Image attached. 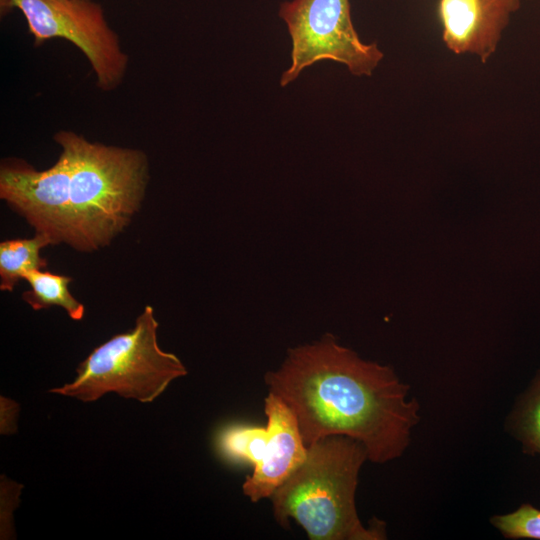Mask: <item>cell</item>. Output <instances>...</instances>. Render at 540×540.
<instances>
[{
	"label": "cell",
	"mask_w": 540,
	"mask_h": 540,
	"mask_svg": "<svg viewBox=\"0 0 540 540\" xmlns=\"http://www.w3.org/2000/svg\"><path fill=\"white\" fill-rule=\"evenodd\" d=\"M53 138L61 147L58 160L42 171L22 167L11 181L10 207L52 245L66 243L85 252L105 247L140 209L148 157L69 130Z\"/></svg>",
	"instance_id": "obj_2"
},
{
	"label": "cell",
	"mask_w": 540,
	"mask_h": 540,
	"mask_svg": "<svg viewBox=\"0 0 540 540\" xmlns=\"http://www.w3.org/2000/svg\"><path fill=\"white\" fill-rule=\"evenodd\" d=\"M364 445L347 436L324 437L307 446L304 462L270 497L282 528L294 520L311 540H384L386 524L374 518L364 525L356 508Z\"/></svg>",
	"instance_id": "obj_3"
},
{
	"label": "cell",
	"mask_w": 540,
	"mask_h": 540,
	"mask_svg": "<svg viewBox=\"0 0 540 540\" xmlns=\"http://www.w3.org/2000/svg\"><path fill=\"white\" fill-rule=\"evenodd\" d=\"M503 1L520 3V0H503Z\"/></svg>",
	"instance_id": "obj_14"
},
{
	"label": "cell",
	"mask_w": 540,
	"mask_h": 540,
	"mask_svg": "<svg viewBox=\"0 0 540 540\" xmlns=\"http://www.w3.org/2000/svg\"><path fill=\"white\" fill-rule=\"evenodd\" d=\"M157 329L154 310L147 305L131 330L114 335L79 364L74 381L49 392L83 402L110 392L141 403L154 401L188 373L175 354L159 347Z\"/></svg>",
	"instance_id": "obj_4"
},
{
	"label": "cell",
	"mask_w": 540,
	"mask_h": 540,
	"mask_svg": "<svg viewBox=\"0 0 540 540\" xmlns=\"http://www.w3.org/2000/svg\"><path fill=\"white\" fill-rule=\"evenodd\" d=\"M19 404L14 400L1 396L0 398V432L3 435L13 434L17 430Z\"/></svg>",
	"instance_id": "obj_13"
},
{
	"label": "cell",
	"mask_w": 540,
	"mask_h": 540,
	"mask_svg": "<svg viewBox=\"0 0 540 540\" xmlns=\"http://www.w3.org/2000/svg\"><path fill=\"white\" fill-rule=\"evenodd\" d=\"M51 245L50 240L36 233L31 239H10L0 243V289L13 291L19 280L33 270L47 266V260L40 256L43 247Z\"/></svg>",
	"instance_id": "obj_9"
},
{
	"label": "cell",
	"mask_w": 540,
	"mask_h": 540,
	"mask_svg": "<svg viewBox=\"0 0 540 540\" xmlns=\"http://www.w3.org/2000/svg\"><path fill=\"white\" fill-rule=\"evenodd\" d=\"M506 425L523 453L540 455V370L517 398Z\"/></svg>",
	"instance_id": "obj_11"
},
{
	"label": "cell",
	"mask_w": 540,
	"mask_h": 540,
	"mask_svg": "<svg viewBox=\"0 0 540 540\" xmlns=\"http://www.w3.org/2000/svg\"><path fill=\"white\" fill-rule=\"evenodd\" d=\"M24 280L30 290L22 295L23 300L34 310L47 309L51 306L62 307L69 317L79 321L83 318L85 307L69 291L72 278L48 271L33 270L25 274Z\"/></svg>",
	"instance_id": "obj_10"
},
{
	"label": "cell",
	"mask_w": 540,
	"mask_h": 540,
	"mask_svg": "<svg viewBox=\"0 0 540 540\" xmlns=\"http://www.w3.org/2000/svg\"><path fill=\"white\" fill-rule=\"evenodd\" d=\"M278 14L292 40L291 65L281 76V86L322 60L341 63L354 76H371L384 57L376 43L360 39L349 0L285 1Z\"/></svg>",
	"instance_id": "obj_5"
},
{
	"label": "cell",
	"mask_w": 540,
	"mask_h": 540,
	"mask_svg": "<svg viewBox=\"0 0 540 540\" xmlns=\"http://www.w3.org/2000/svg\"><path fill=\"white\" fill-rule=\"evenodd\" d=\"M519 7L520 3L503 0H439L443 42L455 54L486 63Z\"/></svg>",
	"instance_id": "obj_8"
},
{
	"label": "cell",
	"mask_w": 540,
	"mask_h": 540,
	"mask_svg": "<svg viewBox=\"0 0 540 540\" xmlns=\"http://www.w3.org/2000/svg\"><path fill=\"white\" fill-rule=\"evenodd\" d=\"M264 381L294 413L306 446L347 436L376 464L401 457L420 421L419 403L392 367L361 358L329 333L289 349Z\"/></svg>",
	"instance_id": "obj_1"
},
{
	"label": "cell",
	"mask_w": 540,
	"mask_h": 540,
	"mask_svg": "<svg viewBox=\"0 0 540 540\" xmlns=\"http://www.w3.org/2000/svg\"><path fill=\"white\" fill-rule=\"evenodd\" d=\"M2 12L19 10L35 46L61 38L86 56L102 91L117 88L123 81L128 55L117 33L108 24L103 7L95 0H0Z\"/></svg>",
	"instance_id": "obj_7"
},
{
	"label": "cell",
	"mask_w": 540,
	"mask_h": 540,
	"mask_svg": "<svg viewBox=\"0 0 540 540\" xmlns=\"http://www.w3.org/2000/svg\"><path fill=\"white\" fill-rule=\"evenodd\" d=\"M264 412L267 418L264 427L226 425L219 429L214 440L222 459L253 466L242 484L243 494L253 503L270 498L307 457V446L288 405L268 392Z\"/></svg>",
	"instance_id": "obj_6"
},
{
	"label": "cell",
	"mask_w": 540,
	"mask_h": 540,
	"mask_svg": "<svg viewBox=\"0 0 540 540\" xmlns=\"http://www.w3.org/2000/svg\"><path fill=\"white\" fill-rule=\"evenodd\" d=\"M490 522L505 538L540 540V509L530 503H523L512 512L494 515Z\"/></svg>",
	"instance_id": "obj_12"
}]
</instances>
